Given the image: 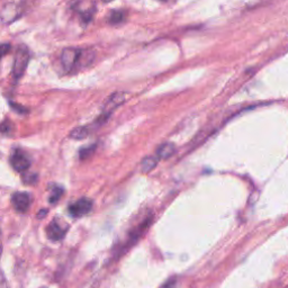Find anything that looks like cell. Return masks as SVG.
<instances>
[{"instance_id": "15", "label": "cell", "mask_w": 288, "mask_h": 288, "mask_svg": "<svg viewBox=\"0 0 288 288\" xmlns=\"http://www.w3.org/2000/svg\"><path fill=\"white\" fill-rule=\"evenodd\" d=\"M7 49H11V47H9L8 44H4L3 48H2V53H3V55L6 54V50H7Z\"/></svg>"}, {"instance_id": "14", "label": "cell", "mask_w": 288, "mask_h": 288, "mask_svg": "<svg viewBox=\"0 0 288 288\" xmlns=\"http://www.w3.org/2000/svg\"><path fill=\"white\" fill-rule=\"evenodd\" d=\"M62 193H63V190L61 188L55 187L52 191L51 197H50V201H51V203H57V201L60 199V197L62 196Z\"/></svg>"}, {"instance_id": "17", "label": "cell", "mask_w": 288, "mask_h": 288, "mask_svg": "<svg viewBox=\"0 0 288 288\" xmlns=\"http://www.w3.org/2000/svg\"><path fill=\"white\" fill-rule=\"evenodd\" d=\"M160 2H167V0H160Z\"/></svg>"}, {"instance_id": "10", "label": "cell", "mask_w": 288, "mask_h": 288, "mask_svg": "<svg viewBox=\"0 0 288 288\" xmlns=\"http://www.w3.org/2000/svg\"><path fill=\"white\" fill-rule=\"evenodd\" d=\"M86 3H79L78 4V9H75V11H78L80 13V16H81L86 22H89L92 21V17H93V14L95 12V6L90 7V4L88 7H85Z\"/></svg>"}, {"instance_id": "4", "label": "cell", "mask_w": 288, "mask_h": 288, "mask_svg": "<svg viewBox=\"0 0 288 288\" xmlns=\"http://www.w3.org/2000/svg\"><path fill=\"white\" fill-rule=\"evenodd\" d=\"M83 55V51L75 48L64 49L61 54V63L65 71H71L78 64L80 58Z\"/></svg>"}, {"instance_id": "9", "label": "cell", "mask_w": 288, "mask_h": 288, "mask_svg": "<svg viewBox=\"0 0 288 288\" xmlns=\"http://www.w3.org/2000/svg\"><path fill=\"white\" fill-rule=\"evenodd\" d=\"M176 152V146L174 143H163L161 144L158 150H156V156H158V159H168L170 158L171 155Z\"/></svg>"}, {"instance_id": "3", "label": "cell", "mask_w": 288, "mask_h": 288, "mask_svg": "<svg viewBox=\"0 0 288 288\" xmlns=\"http://www.w3.org/2000/svg\"><path fill=\"white\" fill-rule=\"evenodd\" d=\"M29 61V53L28 50L25 47H21L18 50L16 54H15L14 58V63H13V77L15 79H19L24 74L25 70L27 68V64Z\"/></svg>"}, {"instance_id": "11", "label": "cell", "mask_w": 288, "mask_h": 288, "mask_svg": "<svg viewBox=\"0 0 288 288\" xmlns=\"http://www.w3.org/2000/svg\"><path fill=\"white\" fill-rule=\"evenodd\" d=\"M158 156H152V155H149V156H146V158H144V160L142 161V164H141V167H142V171L143 173H150L151 170L154 169L155 168V166L158 164Z\"/></svg>"}, {"instance_id": "16", "label": "cell", "mask_w": 288, "mask_h": 288, "mask_svg": "<svg viewBox=\"0 0 288 288\" xmlns=\"http://www.w3.org/2000/svg\"><path fill=\"white\" fill-rule=\"evenodd\" d=\"M103 2H104V3H112L113 0H103Z\"/></svg>"}, {"instance_id": "8", "label": "cell", "mask_w": 288, "mask_h": 288, "mask_svg": "<svg viewBox=\"0 0 288 288\" xmlns=\"http://www.w3.org/2000/svg\"><path fill=\"white\" fill-rule=\"evenodd\" d=\"M65 231L63 227L60 225L57 221H53L47 227V235L50 240L60 241L62 240L65 235Z\"/></svg>"}, {"instance_id": "2", "label": "cell", "mask_w": 288, "mask_h": 288, "mask_svg": "<svg viewBox=\"0 0 288 288\" xmlns=\"http://www.w3.org/2000/svg\"><path fill=\"white\" fill-rule=\"evenodd\" d=\"M126 96H128V94L124 92H118V93L113 94L112 96H109L104 104L103 113L102 115H100V117L97 119V122L99 124L104 123L105 120L109 117L110 114H112L116 108L119 107V106L125 102Z\"/></svg>"}, {"instance_id": "12", "label": "cell", "mask_w": 288, "mask_h": 288, "mask_svg": "<svg viewBox=\"0 0 288 288\" xmlns=\"http://www.w3.org/2000/svg\"><path fill=\"white\" fill-rule=\"evenodd\" d=\"M126 13L124 11H112L108 16V22L112 25H118L125 21Z\"/></svg>"}, {"instance_id": "7", "label": "cell", "mask_w": 288, "mask_h": 288, "mask_svg": "<svg viewBox=\"0 0 288 288\" xmlns=\"http://www.w3.org/2000/svg\"><path fill=\"white\" fill-rule=\"evenodd\" d=\"M12 204L18 213H25L31 206V196L24 191H18L12 196Z\"/></svg>"}, {"instance_id": "6", "label": "cell", "mask_w": 288, "mask_h": 288, "mask_svg": "<svg viewBox=\"0 0 288 288\" xmlns=\"http://www.w3.org/2000/svg\"><path fill=\"white\" fill-rule=\"evenodd\" d=\"M11 164L17 173H24L31 166V160L27 154L21 150H16L11 158Z\"/></svg>"}, {"instance_id": "5", "label": "cell", "mask_w": 288, "mask_h": 288, "mask_svg": "<svg viewBox=\"0 0 288 288\" xmlns=\"http://www.w3.org/2000/svg\"><path fill=\"white\" fill-rule=\"evenodd\" d=\"M93 209V200L87 197H83V198L78 199L75 203H73L69 207L70 215L73 217H83L87 215Z\"/></svg>"}, {"instance_id": "13", "label": "cell", "mask_w": 288, "mask_h": 288, "mask_svg": "<svg viewBox=\"0 0 288 288\" xmlns=\"http://www.w3.org/2000/svg\"><path fill=\"white\" fill-rule=\"evenodd\" d=\"M89 134V130L86 126H80V128L74 129L71 133H70V136L74 140H83L85 138H87Z\"/></svg>"}, {"instance_id": "1", "label": "cell", "mask_w": 288, "mask_h": 288, "mask_svg": "<svg viewBox=\"0 0 288 288\" xmlns=\"http://www.w3.org/2000/svg\"><path fill=\"white\" fill-rule=\"evenodd\" d=\"M24 0H5L0 9V18L4 25H9L22 16Z\"/></svg>"}]
</instances>
